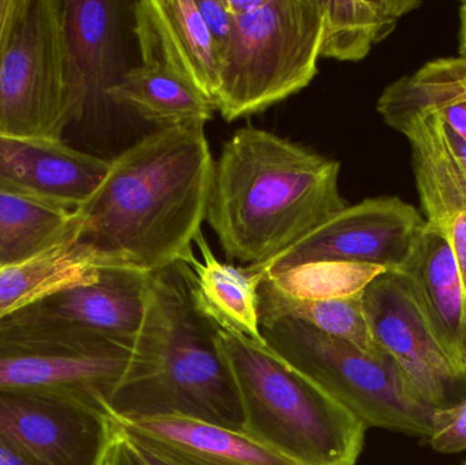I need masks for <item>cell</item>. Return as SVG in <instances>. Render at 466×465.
Here are the masks:
<instances>
[{"mask_svg":"<svg viewBox=\"0 0 466 465\" xmlns=\"http://www.w3.org/2000/svg\"><path fill=\"white\" fill-rule=\"evenodd\" d=\"M141 450H142V448H141ZM145 453H147V459H149V461H150V463H152V465H169V464L164 463V461L158 460V459L153 458V456L149 455V453H147V450H145Z\"/></svg>","mask_w":466,"mask_h":465,"instance_id":"37","label":"cell"},{"mask_svg":"<svg viewBox=\"0 0 466 465\" xmlns=\"http://www.w3.org/2000/svg\"><path fill=\"white\" fill-rule=\"evenodd\" d=\"M97 262L74 239L0 272V317L19 310L60 289L93 280Z\"/></svg>","mask_w":466,"mask_h":465,"instance_id":"22","label":"cell"},{"mask_svg":"<svg viewBox=\"0 0 466 465\" xmlns=\"http://www.w3.org/2000/svg\"><path fill=\"white\" fill-rule=\"evenodd\" d=\"M427 442L443 455L465 452L466 395L448 409L435 411L432 433Z\"/></svg>","mask_w":466,"mask_h":465,"instance_id":"27","label":"cell"},{"mask_svg":"<svg viewBox=\"0 0 466 465\" xmlns=\"http://www.w3.org/2000/svg\"><path fill=\"white\" fill-rule=\"evenodd\" d=\"M426 224L419 210L399 197L367 198L334 213L268 261L244 269L262 278L301 264L331 261L375 265L397 272Z\"/></svg>","mask_w":466,"mask_h":465,"instance_id":"9","label":"cell"},{"mask_svg":"<svg viewBox=\"0 0 466 465\" xmlns=\"http://www.w3.org/2000/svg\"><path fill=\"white\" fill-rule=\"evenodd\" d=\"M109 97L123 109H131L157 128L201 126L213 120L215 104L157 65L131 67L111 89Z\"/></svg>","mask_w":466,"mask_h":465,"instance_id":"20","label":"cell"},{"mask_svg":"<svg viewBox=\"0 0 466 465\" xmlns=\"http://www.w3.org/2000/svg\"><path fill=\"white\" fill-rule=\"evenodd\" d=\"M150 275L126 268H100L93 280L60 289L13 313L133 346L144 321Z\"/></svg>","mask_w":466,"mask_h":465,"instance_id":"15","label":"cell"},{"mask_svg":"<svg viewBox=\"0 0 466 465\" xmlns=\"http://www.w3.org/2000/svg\"><path fill=\"white\" fill-rule=\"evenodd\" d=\"M266 0H224L227 10L231 15H244V14L252 13L265 5Z\"/></svg>","mask_w":466,"mask_h":465,"instance_id":"33","label":"cell"},{"mask_svg":"<svg viewBox=\"0 0 466 465\" xmlns=\"http://www.w3.org/2000/svg\"><path fill=\"white\" fill-rule=\"evenodd\" d=\"M464 101L466 57H443L389 85L378 100L377 111L386 125L399 131L416 115L437 112Z\"/></svg>","mask_w":466,"mask_h":465,"instance_id":"24","label":"cell"},{"mask_svg":"<svg viewBox=\"0 0 466 465\" xmlns=\"http://www.w3.org/2000/svg\"><path fill=\"white\" fill-rule=\"evenodd\" d=\"M131 346L68 325L0 318V388L54 390L108 406L130 359Z\"/></svg>","mask_w":466,"mask_h":465,"instance_id":"7","label":"cell"},{"mask_svg":"<svg viewBox=\"0 0 466 465\" xmlns=\"http://www.w3.org/2000/svg\"><path fill=\"white\" fill-rule=\"evenodd\" d=\"M194 243L201 251L202 261L194 257L188 265L196 275L197 300L204 313L224 332L268 346L260 332L258 311V287L262 278L221 262L204 232L197 235Z\"/></svg>","mask_w":466,"mask_h":465,"instance_id":"19","label":"cell"},{"mask_svg":"<svg viewBox=\"0 0 466 465\" xmlns=\"http://www.w3.org/2000/svg\"><path fill=\"white\" fill-rule=\"evenodd\" d=\"M339 161L238 128L215 161L207 220L229 261L262 264L348 207Z\"/></svg>","mask_w":466,"mask_h":465,"instance_id":"2","label":"cell"},{"mask_svg":"<svg viewBox=\"0 0 466 465\" xmlns=\"http://www.w3.org/2000/svg\"><path fill=\"white\" fill-rule=\"evenodd\" d=\"M459 56L466 57V2L460 5Z\"/></svg>","mask_w":466,"mask_h":465,"instance_id":"36","label":"cell"},{"mask_svg":"<svg viewBox=\"0 0 466 465\" xmlns=\"http://www.w3.org/2000/svg\"><path fill=\"white\" fill-rule=\"evenodd\" d=\"M462 465H466V463L462 464Z\"/></svg>","mask_w":466,"mask_h":465,"instance_id":"39","label":"cell"},{"mask_svg":"<svg viewBox=\"0 0 466 465\" xmlns=\"http://www.w3.org/2000/svg\"><path fill=\"white\" fill-rule=\"evenodd\" d=\"M412 152V167L426 221L451 232L466 215V174L438 112L416 115L400 127Z\"/></svg>","mask_w":466,"mask_h":465,"instance_id":"18","label":"cell"},{"mask_svg":"<svg viewBox=\"0 0 466 465\" xmlns=\"http://www.w3.org/2000/svg\"><path fill=\"white\" fill-rule=\"evenodd\" d=\"M109 420V434L97 465H152L144 450L128 440Z\"/></svg>","mask_w":466,"mask_h":465,"instance_id":"28","label":"cell"},{"mask_svg":"<svg viewBox=\"0 0 466 465\" xmlns=\"http://www.w3.org/2000/svg\"><path fill=\"white\" fill-rule=\"evenodd\" d=\"M109 164L65 141L0 134V188L68 212L92 198Z\"/></svg>","mask_w":466,"mask_h":465,"instance_id":"13","label":"cell"},{"mask_svg":"<svg viewBox=\"0 0 466 465\" xmlns=\"http://www.w3.org/2000/svg\"><path fill=\"white\" fill-rule=\"evenodd\" d=\"M451 234L457 259H459L460 269H461L466 294V215L460 216L459 220L454 223Z\"/></svg>","mask_w":466,"mask_h":465,"instance_id":"31","label":"cell"},{"mask_svg":"<svg viewBox=\"0 0 466 465\" xmlns=\"http://www.w3.org/2000/svg\"><path fill=\"white\" fill-rule=\"evenodd\" d=\"M133 3L65 0L67 55V131L97 126L111 106L109 92L130 70L126 67V26ZM65 141V138H63Z\"/></svg>","mask_w":466,"mask_h":465,"instance_id":"12","label":"cell"},{"mask_svg":"<svg viewBox=\"0 0 466 465\" xmlns=\"http://www.w3.org/2000/svg\"><path fill=\"white\" fill-rule=\"evenodd\" d=\"M385 268L350 262H309L262 276L259 287L290 300L318 302L363 294Z\"/></svg>","mask_w":466,"mask_h":465,"instance_id":"26","label":"cell"},{"mask_svg":"<svg viewBox=\"0 0 466 465\" xmlns=\"http://www.w3.org/2000/svg\"><path fill=\"white\" fill-rule=\"evenodd\" d=\"M109 418L134 444L169 465H298L241 430L197 418Z\"/></svg>","mask_w":466,"mask_h":465,"instance_id":"17","label":"cell"},{"mask_svg":"<svg viewBox=\"0 0 466 465\" xmlns=\"http://www.w3.org/2000/svg\"><path fill=\"white\" fill-rule=\"evenodd\" d=\"M65 0H21L0 66V134L65 138Z\"/></svg>","mask_w":466,"mask_h":465,"instance_id":"8","label":"cell"},{"mask_svg":"<svg viewBox=\"0 0 466 465\" xmlns=\"http://www.w3.org/2000/svg\"><path fill=\"white\" fill-rule=\"evenodd\" d=\"M260 332L271 351L318 382L367 428L431 436L434 409L410 395L388 358L370 357L298 319L266 322Z\"/></svg>","mask_w":466,"mask_h":465,"instance_id":"6","label":"cell"},{"mask_svg":"<svg viewBox=\"0 0 466 465\" xmlns=\"http://www.w3.org/2000/svg\"><path fill=\"white\" fill-rule=\"evenodd\" d=\"M108 418L67 393L0 388V440L29 465H97Z\"/></svg>","mask_w":466,"mask_h":465,"instance_id":"10","label":"cell"},{"mask_svg":"<svg viewBox=\"0 0 466 465\" xmlns=\"http://www.w3.org/2000/svg\"><path fill=\"white\" fill-rule=\"evenodd\" d=\"M81 217L0 188V272L78 238Z\"/></svg>","mask_w":466,"mask_h":465,"instance_id":"23","label":"cell"},{"mask_svg":"<svg viewBox=\"0 0 466 465\" xmlns=\"http://www.w3.org/2000/svg\"><path fill=\"white\" fill-rule=\"evenodd\" d=\"M131 13L142 63L166 68L216 106L220 55L197 0H144Z\"/></svg>","mask_w":466,"mask_h":465,"instance_id":"14","label":"cell"},{"mask_svg":"<svg viewBox=\"0 0 466 465\" xmlns=\"http://www.w3.org/2000/svg\"><path fill=\"white\" fill-rule=\"evenodd\" d=\"M323 35L320 57L359 62L382 43L400 19L423 5L419 0H320Z\"/></svg>","mask_w":466,"mask_h":465,"instance_id":"21","label":"cell"},{"mask_svg":"<svg viewBox=\"0 0 466 465\" xmlns=\"http://www.w3.org/2000/svg\"><path fill=\"white\" fill-rule=\"evenodd\" d=\"M232 21L216 100L227 122L259 114L309 86L323 35L320 0H266Z\"/></svg>","mask_w":466,"mask_h":465,"instance_id":"5","label":"cell"},{"mask_svg":"<svg viewBox=\"0 0 466 465\" xmlns=\"http://www.w3.org/2000/svg\"><path fill=\"white\" fill-rule=\"evenodd\" d=\"M21 0H0V66L10 43Z\"/></svg>","mask_w":466,"mask_h":465,"instance_id":"30","label":"cell"},{"mask_svg":"<svg viewBox=\"0 0 466 465\" xmlns=\"http://www.w3.org/2000/svg\"><path fill=\"white\" fill-rule=\"evenodd\" d=\"M372 339L391 360L410 395L429 409L459 401L462 381L432 338L412 292L400 273L385 272L363 292Z\"/></svg>","mask_w":466,"mask_h":465,"instance_id":"11","label":"cell"},{"mask_svg":"<svg viewBox=\"0 0 466 465\" xmlns=\"http://www.w3.org/2000/svg\"><path fill=\"white\" fill-rule=\"evenodd\" d=\"M443 122L466 141V101L437 111Z\"/></svg>","mask_w":466,"mask_h":465,"instance_id":"32","label":"cell"},{"mask_svg":"<svg viewBox=\"0 0 466 465\" xmlns=\"http://www.w3.org/2000/svg\"><path fill=\"white\" fill-rule=\"evenodd\" d=\"M0 465H29L0 440Z\"/></svg>","mask_w":466,"mask_h":465,"instance_id":"35","label":"cell"},{"mask_svg":"<svg viewBox=\"0 0 466 465\" xmlns=\"http://www.w3.org/2000/svg\"><path fill=\"white\" fill-rule=\"evenodd\" d=\"M218 330L197 300L187 262L152 273L144 321L109 415H185L241 430L240 400L216 343Z\"/></svg>","mask_w":466,"mask_h":465,"instance_id":"3","label":"cell"},{"mask_svg":"<svg viewBox=\"0 0 466 465\" xmlns=\"http://www.w3.org/2000/svg\"><path fill=\"white\" fill-rule=\"evenodd\" d=\"M397 273L446 359L466 382V294L451 232L427 223Z\"/></svg>","mask_w":466,"mask_h":465,"instance_id":"16","label":"cell"},{"mask_svg":"<svg viewBox=\"0 0 466 465\" xmlns=\"http://www.w3.org/2000/svg\"><path fill=\"white\" fill-rule=\"evenodd\" d=\"M258 311L260 325L279 318L298 319L331 338L352 344L370 357H385L372 339L363 294L344 299L301 302L277 297L258 287Z\"/></svg>","mask_w":466,"mask_h":465,"instance_id":"25","label":"cell"},{"mask_svg":"<svg viewBox=\"0 0 466 465\" xmlns=\"http://www.w3.org/2000/svg\"><path fill=\"white\" fill-rule=\"evenodd\" d=\"M0 318H3V317H0Z\"/></svg>","mask_w":466,"mask_h":465,"instance_id":"38","label":"cell"},{"mask_svg":"<svg viewBox=\"0 0 466 465\" xmlns=\"http://www.w3.org/2000/svg\"><path fill=\"white\" fill-rule=\"evenodd\" d=\"M197 5L210 37L215 41L221 60V55L226 51L231 38L233 25L231 13L227 10L224 0H197Z\"/></svg>","mask_w":466,"mask_h":465,"instance_id":"29","label":"cell"},{"mask_svg":"<svg viewBox=\"0 0 466 465\" xmlns=\"http://www.w3.org/2000/svg\"><path fill=\"white\" fill-rule=\"evenodd\" d=\"M215 158L201 126L157 128L111 158L92 198L76 210V242L98 267L150 273L196 257Z\"/></svg>","mask_w":466,"mask_h":465,"instance_id":"1","label":"cell"},{"mask_svg":"<svg viewBox=\"0 0 466 465\" xmlns=\"http://www.w3.org/2000/svg\"><path fill=\"white\" fill-rule=\"evenodd\" d=\"M445 130L446 134H448L449 141H451V147H453L454 153H456L457 157H459L460 163H461L462 168H464L466 174V141L464 138H461L456 131L451 130L446 123Z\"/></svg>","mask_w":466,"mask_h":465,"instance_id":"34","label":"cell"},{"mask_svg":"<svg viewBox=\"0 0 466 465\" xmlns=\"http://www.w3.org/2000/svg\"><path fill=\"white\" fill-rule=\"evenodd\" d=\"M231 371L241 431L298 465H356L367 426L303 371L268 346L218 330Z\"/></svg>","mask_w":466,"mask_h":465,"instance_id":"4","label":"cell"}]
</instances>
